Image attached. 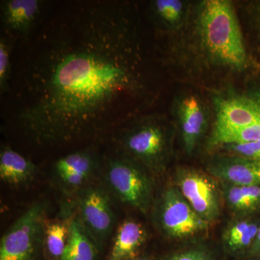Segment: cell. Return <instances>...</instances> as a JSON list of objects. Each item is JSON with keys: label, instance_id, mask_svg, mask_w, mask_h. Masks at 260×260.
I'll list each match as a JSON object with an SVG mask.
<instances>
[{"label": "cell", "instance_id": "cell-15", "mask_svg": "<svg viewBox=\"0 0 260 260\" xmlns=\"http://www.w3.org/2000/svg\"><path fill=\"white\" fill-rule=\"evenodd\" d=\"M260 223L259 215L237 217L223 234L224 247L229 252L246 256L255 240Z\"/></svg>", "mask_w": 260, "mask_h": 260}, {"label": "cell", "instance_id": "cell-2", "mask_svg": "<svg viewBox=\"0 0 260 260\" xmlns=\"http://www.w3.org/2000/svg\"><path fill=\"white\" fill-rule=\"evenodd\" d=\"M197 34L202 50L213 64L234 70L249 62L242 30L232 3L208 0L198 12Z\"/></svg>", "mask_w": 260, "mask_h": 260}, {"label": "cell", "instance_id": "cell-11", "mask_svg": "<svg viewBox=\"0 0 260 260\" xmlns=\"http://www.w3.org/2000/svg\"><path fill=\"white\" fill-rule=\"evenodd\" d=\"M44 5L40 0L1 1V24L5 36L28 41L40 18Z\"/></svg>", "mask_w": 260, "mask_h": 260}, {"label": "cell", "instance_id": "cell-12", "mask_svg": "<svg viewBox=\"0 0 260 260\" xmlns=\"http://www.w3.org/2000/svg\"><path fill=\"white\" fill-rule=\"evenodd\" d=\"M178 124L184 150L191 155L204 138L208 124V114L199 97L186 95L181 98L176 109Z\"/></svg>", "mask_w": 260, "mask_h": 260}, {"label": "cell", "instance_id": "cell-10", "mask_svg": "<svg viewBox=\"0 0 260 260\" xmlns=\"http://www.w3.org/2000/svg\"><path fill=\"white\" fill-rule=\"evenodd\" d=\"M212 137L260 122V104L250 97L234 95L217 99Z\"/></svg>", "mask_w": 260, "mask_h": 260}, {"label": "cell", "instance_id": "cell-17", "mask_svg": "<svg viewBox=\"0 0 260 260\" xmlns=\"http://www.w3.org/2000/svg\"><path fill=\"white\" fill-rule=\"evenodd\" d=\"M222 196L237 217L260 214V185L234 186L221 183Z\"/></svg>", "mask_w": 260, "mask_h": 260}, {"label": "cell", "instance_id": "cell-14", "mask_svg": "<svg viewBox=\"0 0 260 260\" xmlns=\"http://www.w3.org/2000/svg\"><path fill=\"white\" fill-rule=\"evenodd\" d=\"M148 239L143 224L133 219L123 220L117 228L108 260H133L138 258Z\"/></svg>", "mask_w": 260, "mask_h": 260}, {"label": "cell", "instance_id": "cell-4", "mask_svg": "<svg viewBox=\"0 0 260 260\" xmlns=\"http://www.w3.org/2000/svg\"><path fill=\"white\" fill-rule=\"evenodd\" d=\"M102 176L109 192L124 204L147 215L155 198L151 174L119 150L104 157Z\"/></svg>", "mask_w": 260, "mask_h": 260}, {"label": "cell", "instance_id": "cell-8", "mask_svg": "<svg viewBox=\"0 0 260 260\" xmlns=\"http://www.w3.org/2000/svg\"><path fill=\"white\" fill-rule=\"evenodd\" d=\"M174 185L200 218L209 223L218 220L223 196L221 189L208 173L182 168L176 172Z\"/></svg>", "mask_w": 260, "mask_h": 260}, {"label": "cell", "instance_id": "cell-19", "mask_svg": "<svg viewBox=\"0 0 260 260\" xmlns=\"http://www.w3.org/2000/svg\"><path fill=\"white\" fill-rule=\"evenodd\" d=\"M151 16L158 28L175 30L186 20L188 4L180 0H155L150 4Z\"/></svg>", "mask_w": 260, "mask_h": 260}, {"label": "cell", "instance_id": "cell-28", "mask_svg": "<svg viewBox=\"0 0 260 260\" xmlns=\"http://www.w3.org/2000/svg\"><path fill=\"white\" fill-rule=\"evenodd\" d=\"M248 260H260V256H259V257L254 258V259H248Z\"/></svg>", "mask_w": 260, "mask_h": 260}, {"label": "cell", "instance_id": "cell-1", "mask_svg": "<svg viewBox=\"0 0 260 260\" xmlns=\"http://www.w3.org/2000/svg\"><path fill=\"white\" fill-rule=\"evenodd\" d=\"M141 44L128 3H72L29 49L14 93L15 125L42 148L112 136L151 98Z\"/></svg>", "mask_w": 260, "mask_h": 260}, {"label": "cell", "instance_id": "cell-29", "mask_svg": "<svg viewBox=\"0 0 260 260\" xmlns=\"http://www.w3.org/2000/svg\"><path fill=\"white\" fill-rule=\"evenodd\" d=\"M259 23H260V6L259 8Z\"/></svg>", "mask_w": 260, "mask_h": 260}, {"label": "cell", "instance_id": "cell-23", "mask_svg": "<svg viewBox=\"0 0 260 260\" xmlns=\"http://www.w3.org/2000/svg\"><path fill=\"white\" fill-rule=\"evenodd\" d=\"M223 148L230 152L232 155H239L256 160L260 162V141L246 143H233L220 145Z\"/></svg>", "mask_w": 260, "mask_h": 260}, {"label": "cell", "instance_id": "cell-24", "mask_svg": "<svg viewBox=\"0 0 260 260\" xmlns=\"http://www.w3.org/2000/svg\"><path fill=\"white\" fill-rule=\"evenodd\" d=\"M166 260H214L211 252L204 246H191L178 251L168 256Z\"/></svg>", "mask_w": 260, "mask_h": 260}, {"label": "cell", "instance_id": "cell-13", "mask_svg": "<svg viewBox=\"0 0 260 260\" xmlns=\"http://www.w3.org/2000/svg\"><path fill=\"white\" fill-rule=\"evenodd\" d=\"M208 174L220 183L234 186L260 185V162L231 155L211 159L207 168Z\"/></svg>", "mask_w": 260, "mask_h": 260}, {"label": "cell", "instance_id": "cell-20", "mask_svg": "<svg viewBox=\"0 0 260 260\" xmlns=\"http://www.w3.org/2000/svg\"><path fill=\"white\" fill-rule=\"evenodd\" d=\"M70 220H47L44 247L51 259L60 260L69 237Z\"/></svg>", "mask_w": 260, "mask_h": 260}, {"label": "cell", "instance_id": "cell-9", "mask_svg": "<svg viewBox=\"0 0 260 260\" xmlns=\"http://www.w3.org/2000/svg\"><path fill=\"white\" fill-rule=\"evenodd\" d=\"M104 156L93 146L72 152L56 160L53 174L57 185L68 195L76 194L102 174Z\"/></svg>", "mask_w": 260, "mask_h": 260}, {"label": "cell", "instance_id": "cell-16", "mask_svg": "<svg viewBox=\"0 0 260 260\" xmlns=\"http://www.w3.org/2000/svg\"><path fill=\"white\" fill-rule=\"evenodd\" d=\"M38 167L29 159L3 145L0 151V179L8 185L20 186L31 182L37 177Z\"/></svg>", "mask_w": 260, "mask_h": 260}, {"label": "cell", "instance_id": "cell-22", "mask_svg": "<svg viewBox=\"0 0 260 260\" xmlns=\"http://www.w3.org/2000/svg\"><path fill=\"white\" fill-rule=\"evenodd\" d=\"M13 40L7 36L0 39V91L2 94L10 91V80L11 78V53Z\"/></svg>", "mask_w": 260, "mask_h": 260}, {"label": "cell", "instance_id": "cell-25", "mask_svg": "<svg viewBox=\"0 0 260 260\" xmlns=\"http://www.w3.org/2000/svg\"><path fill=\"white\" fill-rule=\"evenodd\" d=\"M259 256H260V223L255 240H254V244L251 246L250 250L248 252L246 258L248 260L254 259Z\"/></svg>", "mask_w": 260, "mask_h": 260}, {"label": "cell", "instance_id": "cell-21", "mask_svg": "<svg viewBox=\"0 0 260 260\" xmlns=\"http://www.w3.org/2000/svg\"><path fill=\"white\" fill-rule=\"evenodd\" d=\"M260 141V122L251 125L234 130L229 133L211 137L210 145L213 146L233 144V143H246Z\"/></svg>", "mask_w": 260, "mask_h": 260}, {"label": "cell", "instance_id": "cell-27", "mask_svg": "<svg viewBox=\"0 0 260 260\" xmlns=\"http://www.w3.org/2000/svg\"><path fill=\"white\" fill-rule=\"evenodd\" d=\"M133 260H152L150 258L147 257V256H138V258Z\"/></svg>", "mask_w": 260, "mask_h": 260}, {"label": "cell", "instance_id": "cell-3", "mask_svg": "<svg viewBox=\"0 0 260 260\" xmlns=\"http://www.w3.org/2000/svg\"><path fill=\"white\" fill-rule=\"evenodd\" d=\"M174 131L164 118L139 116L112 136L116 150L138 162L152 176L167 170L172 155Z\"/></svg>", "mask_w": 260, "mask_h": 260}, {"label": "cell", "instance_id": "cell-26", "mask_svg": "<svg viewBox=\"0 0 260 260\" xmlns=\"http://www.w3.org/2000/svg\"><path fill=\"white\" fill-rule=\"evenodd\" d=\"M249 97L252 99L253 100L255 101L258 104H260V86L257 87L252 90Z\"/></svg>", "mask_w": 260, "mask_h": 260}, {"label": "cell", "instance_id": "cell-6", "mask_svg": "<svg viewBox=\"0 0 260 260\" xmlns=\"http://www.w3.org/2000/svg\"><path fill=\"white\" fill-rule=\"evenodd\" d=\"M48 205L36 202L5 233L0 242V260H36L44 246Z\"/></svg>", "mask_w": 260, "mask_h": 260}, {"label": "cell", "instance_id": "cell-18", "mask_svg": "<svg viewBox=\"0 0 260 260\" xmlns=\"http://www.w3.org/2000/svg\"><path fill=\"white\" fill-rule=\"evenodd\" d=\"M99 251L78 215L72 216L68 243L60 260H98Z\"/></svg>", "mask_w": 260, "mask_h": 260}, {"label": "cell", "instance_id": "cell-7", "mask_svg": "<svg viewBox=\"0 0 260 260\" xmlns=\"http://www.w3.org/2000/svg\"><path fill=\"white\" fill-rule=\"evenodd\" d=\"M75 196L77 215L101 250L116 222L109 191L104 186L92 183Z\"/></svg>", "mask_w": 260, "mask_h": 260}, {"label": "cell", "instance_id": "cell-5", "mask_svg": "<svg viewBox=\"0 0 260 260\" xmlns=\"http://www.w3.org/2000/svg\"><path fill=\"white\" fill-rule=\"evenodd\" d=\"M151 211L158 230L172 240L190 239L210 228V223L200 218L175 185L162 190Z\"/></svg>", "mask_w": 260, "mask_h": 260}]
</instances>
